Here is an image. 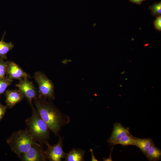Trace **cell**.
<instances>
[{
    "label": "cell",
    "instance_id": "603a6c76",
    "mask_svg": "<svg viewBox=\"0 0 161 161\" xmlns=\"http://www.w3.org/2000/svg\"><path fill=\"white\" fill-rule=\"evenodd\" d=\"M90 150L92 153V161H97L94 156L93 150L91 149Z\"/></svg>",
    "mask_w": 161,
    "mask_h": 161
},
{
    "label": "cell",
    "instance_id": "cb8c5ba5",
    "mask_svg": "<svg viewBox=\"0 0 161 161\" xmlns=\"http://www.w3.org/2000/svg\"><path fill=\"white\" fill-rule=\"evenodd\" d=\"M124 72H125V71H123V72H121V74H124Z\"/></svg>",
    "mask_w": 161,
    "mask_h": 161
},
{
    "label": "cell",
    "instance_id": "d6986e66",
    "mask_svg": "<svg viewBox=\"0 0 161 161\" xmlns=\"http://www.w3.org/2000/svg\"><path fill=\"white\" fill-rule=\"evenodd\" d=\"M154 25L155 28L157 30H161V16L159 15L157 17L156 19L154 21Z\"/></svg>",
    "mask_w": 161,
    "mask_h": 161
},
{
    "label": "cell",
    "instance_id": "9c48e42d",
    "mask_svg": "<svg viewBox=\"0 0 161 161\" xmlns=\"http://www.w3.org/2000/svg\"><path fill=\"white\" fill-rule=\"evenodd\" d=\"M4 93L7 109L13 108L25 97L22 93L18 89H7Z\"/></svg>",
    "mask_w": 161,
    "mask_h": 161
},
{
    "label": "cell",
    "instance_id": "30bf717a",
    "mask_svg": "<svg viewBox=\"0 0 161 161\" xmlns=\"http://www.w3.org/2000/svg\"><path fill=\"white\" fill-rule=\"evenodd\" d=\"M129 129L125 127L120 123L114 124L113 131L107 142L109 143L117 141L126 135H131Z\"/></svg>",
    "mask_w": 161,
    "mask_h": 161
},
{
    "label": "cell",
    "instance_id": "9a60e30c",
    "mask_svg": "<svg viewBox=\"0 0 161 161\" xmlns=\"http://www.w3.org/2000/svg\"><path fill=\"white\" fill-rule=\"evenodd\" d=\"M135 137L131 135H126L117 141L109 143L110 145L120 144L124 147L128 145H135Z\"/></svg>",
    "mask_w": 161,
    "mask_h": 161
},
{
    "label": "cell",
    "instance_id": "5b68a950",
    "mask_svg": "<svg viewBox=\"0 0 161 161\" xmlns=\"http://www.w3.org/2000/svg\"><path fill=\"white\" fill-rule=\"evenodd\" d=\"M16 86L23 94L31 107L33 105L32 101L38 97V93L33 83L28 78H25L20 80Z\"/></svg>",
    "mask_w": 161,
    "mask_h": 161
},
{
    "label": "cell",
    "instance_id": "5bb4252c",
    "mask_svg": "<svg viewBox=\"0 0 161 161\" xmlns=\"http://www.w3.org/2000/svg\"><path fill=\"white\" fill-rule=\"evenodd\" d=\"M149 161H156L161 159V150L154 143L145 155Z\"/></svg>",
    "mask_w": 161,
    "mask_h": 161
},
{
    "label": "cell",
    "instance_id": "3957f363",
    "mask_svg": "<svg viewBox=\"0 0 161 161\" xmlns=\"http://www.w3.org/2000/svg\"><path fill=\"white\" fill-rule=\"evenodd\" d=\"M36 142L27 129L14 132L7 140L12 151L20 159Z\"/></svg>",
    "mask_w": 161,
    "mask_h": 161
},
{
    "label": "cell",
    "instance_id": "52a82bcc",
    "mask_svg": "<svg viewBox=\"0 0 161 161\" xmlns=\"http://www.w3.org/2000/svg\"><path fill=\"white\" fill-rule=\"evenodd\" d=\"M63 138L59 137L57 143L54 145H50L48 142L45 144L47 149L45 151L47 160L50 161H61L65 158L66 154L63 150Z\"/></svg>",
    "mask_w": 161,
    "mask_h": 161
},
{
    "label": "cell",
    "instance_id": "8fae6325",
    "mask_svg": "<svg viewBox=\"0 0 161 161\" xmlns=\"http://www.w3.org/2000/svg\"><path fill=\"white\" fill-rule=\"evenodd\" d=\"M153 144V140L151 138H140L136 137H135V145L138 147L145 155Z\"/></svg>",
    "mask_w": 161,
    "mask_h": 161
},
{
    "label": "cell",
    "instance_id": "7402d4cb",
    "mask_svg": "<svg viewBox=\"0 0 161 161\" xmlns=\"http://www.w3.org/2000/svg\"><path fill=\"white\" fill-rule=\"evenodd\" d=\"M111 149H112L111 150V151H110V155H109V156L107 158H103V161H112V155H111L112 154H112V149H113V147Z\"/></svg>",
    "mask_w": 161,
    "mask_h": 161
},
{
    "label": "cell",
    "instance_id": "6da1fadb",
    "mask_svg": "<svg viewBox=\"0 0 161 161\" xmlns=\"http://www.w3.org/2000/svg\"><path fill=\"white\" fill-rule=\"evenodd\" d=\"M37 97L33 100L35 108L49 129L58 135L62 127L69 122V117L62 114L50 100Z\"/></svg>",
    "mask_w": 161,
    "mask_h": 161
},
{
    "label": "cell",
    "instance_id": "4fadbf2b",
    "mask_svg": "<svg viewBox=\"0 0 161 161\" xmlns=\"http://www.w3.org/2000/svg\"><path fill=\"white\" fill-rule=\"evenodd\" d=\"M6 34L4 32L0 41V57L3 59H7V55L14 47V45L12 42H6L4 40V36Z\"/></svg>",
    "mask_w": 161,
    "mask_h": 161
},
{
    "label": "cell",
    "instance_id": "7c38bea8",
    "mask_svg": "<svg viewBox=\"0 0 161 161\" xmlns=\"http://www.w3.org/2000/svg\"><path fill=\"white\" fill-rule=\"evenodd\" d=\"M85 151L79 149H73L65 156L66 161H83L84 160Z\"/></svg>",
    "mask_w": 161,
    "mask_h": 161
},
{
    "label": "cell",
    "instance_id": "ffe728a7",
    "mask_svg": "<svg viewBox=\"0 0 161 161\" xmlns=\"http://www.w3.org/2000/svg\"><path fill=\"white\" fill-rule=\"evenodd\" d=\"M7 109L6 105H3L0 103V122L4 117Z\"/></svg>",
    "mask_w": 161,
    "mask_h": 161
},
{
    "label": "cell",
    "instance_id": "44dd1931",
    "mask_svg": "<svg viewBox=\"0 0 161 161\" xmlns=\"http://www.w3.org/2000/svg\"><path fill=\"white\" fill-rule=\"evenodd\" d=\"M145 0H129L131 2L140 4L144 1Z\"/></svg>",
    "mask_w": 161,
    "mask_h": 161
},
{
    "label": "cell",
    "instance_id": "ba28073f",
    "mask_svg": "<svg viewBox=\"0 0 161 161\" xmlns=\"http://www.w3.org/2000/svg\"><path fill=\"white\" fill-rule=\"evenodd\" d=\"M6 75L13 80L17 79L20 80L25 78H31L29 74L12 61H7Z\"/></svg>",
    "mask_w": 161,
    "mask_h": 161
},
{
    "label": "cell",
    "instance_id": "2e32d148",
    "mask_svg": "<svg viewBox=\"0 0 161 161\" xmlns=\"http://www.w3.org/2000/svg\"><path fill=\"white\" fill-rule=\"evenodd\" d=\"M13 80L7 76L3 78H0V99L1 95L4 93L8 87L12 83Z\"/></svg>",
    "mask_w": 161,
    "mask_h": 161
},
{
    "label": "cell",
    "instance_id": "277c9868",
    "mask_svg": "<svg viewBox=\"0 0 161 161\" xmlns=\"http://www.w3.org/2000/svg\"><path fill=\"white\" fill-rule=\"evenodd\" d=\"M34 78L38 85V97L50 100L54 99L53 84L45 74L37 71L34 73Z\"/></svg>",
    "mask_w": 161,
    "mask_h": 161
},
{
    "label": "cell",
    "instance_id": "7a4b0ae2",
    "mask_svg": "<svg viewBox=\"0 0 161 161\" xmlns=\"http://www.w3.org/2000/svg\"><path fill=\"white\" fill-rule=\"evenodd\" d=\"M31 107L32 115L25 120L26 129L36 142L45 144L49 138V129L35 108L33 106Z\"/></svg>",
    "mask_w": 161,
    "mask_h": 161
},
{
    "label": "cell",
    "instance_id": "e0dca14e",
    "mask_svg": "<svg viewBox=\"0 0 161 161\" xmlns=\"http://www.w3.org/2000/svg\"><path fill=\"white\" fill-rule=\"evenodd\" d=\"M151 11L152 15L156 16L160 15L161 14V2L155 3L149 8Z\"/></svg>",
    "mask_w": 161,
    "mask_h": 161
},
{
    "label": "cell",
    "instance_id": "8992f818",
    "mask_svg": "<svg viewBox=\"0 0 161 161\" xmlns=\"http://www.w3.org/2000/svg\"><path fill=\"white\" fill-rule=\"evenodd\" d=\"M23 161H44L47 159L42 144L36 143L20 158Z\"/></svg>",
    "mask_w": 161,
    "mask_h": 161
},
{
    "label": "cell",
    "instance_id": "ac0fdd59",
    "mask_svg": "<svg viewBox=\"0 0 161 161\" xmlns=\"http://www.w3.org/2000/svg\"><path fill=\"white\" fill-rule=\"evenodd\" d=\"M7 61H4L0 58V78L5 77L7 75Z\"/></svg>",
    "mask_w": 161,
    "mask_h": 161
}]
</instances>
